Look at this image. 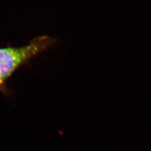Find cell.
Segmentation results:
<instances>
[{"mask_svg":"<svg viewBox=\"0 0 151 151\" xmlns=\"http://www.w3.org/2000/svg\"><path fill=\"white\" fill-rule=\"evenodd\" d=\"M49 43V39L41 37L21 48L0 49V84L22 62L46 48Z\"/></svg>","mask_w":151,"mask_h":151,"instance_id":"obj_1","label":"cell"}]
</instances>
